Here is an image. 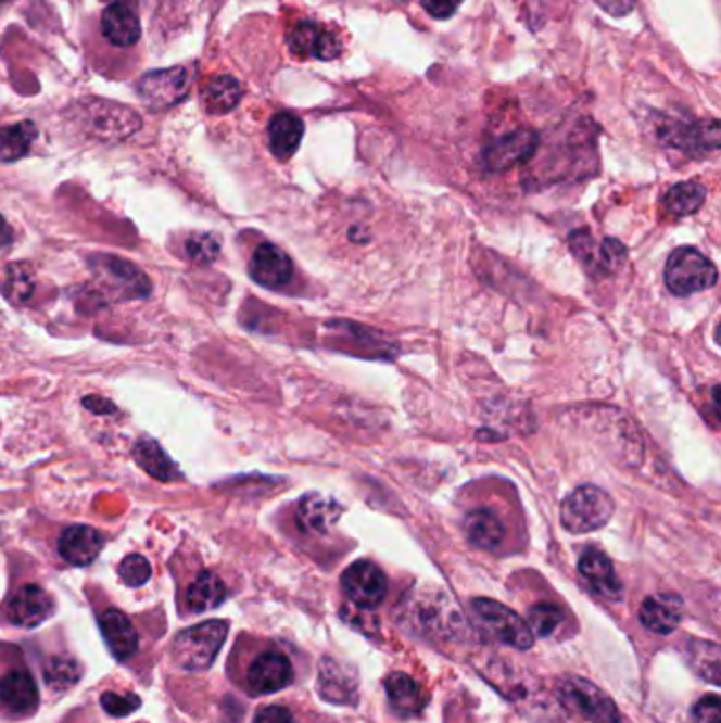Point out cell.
<instances>
[{
    "instance_id": "484cf974",
    "label": "cell",
    "mask_w": 721,
    "mask_h": 723,
    "mask_svg": "<svg viewBox=\"0 0 721 723\" xmlns=\"http://www.w3.org/2000/svg\"><path fill=\"white\" fill-rule=\"evenodd\" d=\"M466 540L481 550H495L504 542V524L495 512L486 508H477L464 519Z\"/></svg>"
},
{
    "instance_id": "5b68a950",
    "label": "cell",
    "mask_w": 721,
    "mask_h": 723,
    "mask_svg": "<svg viewBox=\"0 0 721 723\" xmlns=\"http://www.w3.org/2000/svg\"><path fill=\"white\" fill-rule=\"evenodd\" d=\"M79 119L87 134L100 140H123L142 127V120L129 106L106 100L85 102Z\"/></svg>"
},
{
    "instance_id": "bcb514c9",
    "label": "cell",
    "mask_w": 721,
    "mask_h": 723,
    "mask_svg": "<svg viewBox=\"0 0 721 723\" xmlns=\"http://www.w3.org/2000/svg\"><path fill=\"white\" fill-rule=\"evenodd\" d=\"M394 2H408V0H394Z\"/></svg>"
},
{
    "instance_id": "ab89813d",
    "label": "cell",
    "mask_w": 721,
    "mask_h": 723,
    "mask_svg": "<svg viewBox=\"0 0 721 723\" xmlns=\"http://www.w3.org/2000/svg\"><path fill=\"white\" fill-rule=\"evenodd\" d=\"M694 723H721L720 698L716 694L705 696L694 707Z\"/></svg>"
},
{
    "instance_id": "d590c367",
    "label": "cell",
    "mask_w": 721,
    "mask_h": 723,
    "mask_svg": "<svg viewBox=\"0 0 721 723\" xmlns=\"http://www.w3.org/2000/svg\"><path fill=\"white\" fill-rule=\"evenodd\" d=\"M151 565L140 557V555H129L127 559H123L119 567L121 580L127 584V586H142L151 580Z\"/></svg>"
},
{
    "instance_id": "d4e9b609",
    "label": "cell",
    "mask_w": 721,
    "mask_h": 723,
    "mask_svg": "<svg viewBox=\"0 0 721 723\" xmlns=\"http://www.w3.org/2000/svg\"><path fill=\"white\" fill-rule=\"evenodd\" d=\"M305 123L294 113H278L269 120V149L280 161H288L301 147Z\"/></svg>"
},
{
    "instance_id": "4316f807",
    "label": "cell",
    "mask_w": 721,
    "mask_h": 723,
    "mask_svg": "<svg viewBox=\"0 0 721 723\" xmlns=\"http://www.w3.org/2000/svg\"><path fill=\"white\" fill-rule=\"evenodd\" d=\"M134 457L138 461V466L153 479L161 482H172L182 479L180 470L176 468V464L165 455V451L161 448L160 444L155 441L136 442L134 446Z\"/></svg>"
},
{
    "instance_id": "b9f144b4",
    "label": "cell",
    "mask_w": 721,
    "mask_h": 723,
    "mask_svg": "<svg viewBox=\"0 0 721 723\" xmlns=\"http://www.w3.org/2000/svg\"><path fill=\"white\" fill-rule=\"evenodd\" d=\"M254 723H296V720H294V715L286 707L274 705V707L261 709L256 713V718H254Z\"/></svg>"
},
{
    "instance_id": "2e32d148",
    "label": "cell",
    "mask_w": 721,
    "mask_h": 723,
    "mask_svg": "<svg viewBox=\"0 0 721 723\" xmlns=\"http://www.w3.org/2000/svg\"><path fill=\"white\" fill-rule=\"evenodd\" d=\"M53 613L51 597L35 584L22 586L9 601L7 618L22 629H37Z\"/></svg>"
},
{
    "instance_id": "83f0119b",
    "label": "cell",
    "mask_w": 721,
    "mask_h": 723,
    "mask_svg": "<svg viewBox=\"0 0 721 723\" xmlns=\"http://www.w3.org/2000/svg\"><path fill=\"white\" fill-rule=\"evenodd\" d=\"M227 599V586L212 571H201L198 580L187 591V607L191 613H203L216 609Z\"/></svg>"
},
{
    "instance_id": "7402d4cb",
    "label": "cell",
    "mask_w": 721,
    "mask_h": 723,
    "mask_svg": "<svg viewBox=\"0 0 721 723\" xmlns=\"http://www.w3.org/2000/svg\"><path fill=\"white\" fill-rule=\"evenodd\" d=\"M100 629L106 639V645L111 654L117 660H129L138 647H140V637L131 624V620L121 613L117 609H109L100 616Z\"/></svg>"
},
{
    "instance_id": "e575fe53",
    "label": "cell",
    "mask_w": 721,
    "mask_h": 723,
    "mask_svg": "<svg viewBox=\"0 0 721 723\" xmlns=\"http://www.w3.org/2000/svg\"><path fill=\"white\" fill-rule=\"evenodd\" d=\"M185 250H187V256L198 263V265H207L212 263L218 252H220V241L216 236L212 233H198V236H191L187 243H185Z\"/></svg>"
},
{
    "instance_id": "4fadbf2b",
    "label": "cell",
    "mask_w": 721,
    "mask_h": 723,
    "mask_svg": "<svg viewBox=\"0 0 721 723\" xmlns=\"http://www.w3.org/2000/svg\"><path fill=\"white\" fill-rule=\"evenodd\" d=\"M292 677V664L283 654L265 651L248 669V687L252 694H274L288 687Z\"/></svg>"
},
{
    "instance_id": "ffe728a7",
    "label": "cell",
    "mask_w": 721,
    "mask_h": 723,
    "mask_svg": "<svg viewBox=\"0 0 721 723\" xmlns=\"http://www.w3.org/2000/svg\"><path fill=\"white\" fill-rule=\"evenodd\" d=\"M0 702L13 715H30L39 707V689L26 671H11L0 680Z\"/></svg>"
},
{
    "instance_id": "3957f363",
    "label": "cell",
    "mask_w": 721,
    "mask_h": 723,
    "mask_svg": "<svg viewBox=\"0 0 721 723\" xmlns=\"http://www.w3.org/2000/svg\"><path fill=\"white\" fill-rule=\"evenodd\" d=\"M665 281L673 294L687 296L713 288L718 283V267L696 248L682 245L667 261Z\"/></svg>"
},
{
    "instance_id": "d6986e66",
    "label": "cell",
    "mask_w": 721,
    "mask_h": 723,
    "mask_svg": "<svg viewBox=\"0 0 721 723\" xmlns=\"http://www.w3.org/2000/svg\"><path fill=\"white\" fill-rule=\"evenodd\" d=\"M320 694L324 700L334 705H354L358 700V680L350 669L334 658L320 662Z\"/></svg>"
},
{
    "instance_id": "44dd1931",
    "label": "cell",
    "mask_w": 721,
    "mask_h": 723,
    "mask_svg": "<svg viewBox=\"0 0 721 723\" xmlns=\"http://www.w3.org/2000/svg\"><path fill=\"white\" fill-rule=\"evenodd\" d=\"M102 35L115 47H131L140 39L138 13L127 2H113L102 13Z\"/></svg>"
},
{
    "instance_id": "277c9868",
    "label": "cell",
    "mask_w": 721,
    "mask_h": 723,
    "mask_svg": "<svg viewBox=\"0 0 721 723\" xmlns=\"http://www.w3.org/2000/svg\"><path fill=\"white\" fill-rule=\"evenodd\" d=\"M559 698L562 705L580 715L582 720L591 723H620L622 718L618 713L616 702L599 689L595 683L586 682L582 677H567L559 685Z\"/></svg>"
},
{
    "instance_id": "603a6c76",
    "label": "cell",
    "mask_w": 721,
    "mask_h": 723,
    "mask_svg": "<svg viewBox=\"0 0 721 723\" xmlns=\"http://www.w3.org/2000/svg\"><path fill=\"white\" fill-rule=\"evenodd\" d=\"M343 515V508L324 495H307L296 510V524L305 533H316L324 535L328 533Z\"/></svg>"
},
{
    "instance_id": "ee69618b",
    "label": "cell",
    "mask_w": 721,
    "mask_h": 723,
    "mask_svg": "<svg viewBox=\"0 0 721 723\" xmlns=\"http://www.w3.org/2000/svg\"><path fill=\"white\" fill-rule=\"evenodd\" d=\"M83 404L91 410V413H98V415H113L117 408L113 402L104 401L100 396H87Z\"/></svg>"
},
{
    "instance_id": "7bdbcfd3",
    "label": "cell",
    "mask_w": 721,
    "mask_h": 723,
    "mask_svg": "<svg viewBox=\"0 0 721 723\" xmlns=\"http://www.w3.org/2000/svg\"><path fill=\"white\" fill-rule=\"evenodd\" d=\"M595 2L611 17H627L633 13L637 4V0H595Z\"/></svg>"
},
{
    "instance_id": "7a4b0ae2",
    "label": "cell",
    "mask_w": 721,
    "mask_h": 723,
    "mask_svg": "<svg viewBox=\"0 0 721 723\" xmlns=\"http://www.w3.org/2000/svg\"><path fill=\"white\" fill-rule=\"evenodd\" d=\"M614 517V499L595 484H582L565 497L561 524L569 533H593Z\"/></svg>"
},
{
    "instance_id": "8d00e7d4",
    "label": "cell",
    "mask_w": 721,
    "mask_h": 723,
    "mask_svg": "<svg viewBox=\"0 0 721 723\" xmlns=\"http://www.w3.org/2000/svg\"><path fill=\"white\" fill-rule=\"evenodd\" d=\"M28 269L26 267H11L9 269V276H7V283H4V290H7V296L15 303H24L26 299H30L33 294V276L26 274Z\"/></svg>"
},
{
    "instance_id": "7c38bea8",
    "label": "cell",
    "mask_w": 721,
    "mask_h": 723,
    "mask_svg": "<svg viewBox=\"0 0 721 723\" xmlns=\"http://www.w3.org/2000/svg\"><path fill=\"white\" fill-rule=\"evenodd\" d=\"M288 47L296 58H316L321 62L337 60L343 51L339 37L318 22H299L288 33Z\"/></svg>"
},
{
    "instance_id": "f1b7e54d",
    "label": "cell",
    "mask_w": 721,
    "mask_h": 723,
    "mask_svg": "<svg viewBox=\"0 0 721 723\" xmlns=\"http://www.w3.org/2000/svg\"><path fill=\"white\" fill-rule=\"evenodd\" d=\"M39 131L33 120H22L15 125H7L0 129V161L22 160L30 153L33 142L37 140Z\"/></svg>"
},
{
    "instance_id": "9c48e42d",
    "label": "cell",
    "mask_w": 721,
    "mask_h": 723,
    "mask_svg": "<svg viewBox=\"0 0 721 723\" xmlns=\"http://www.w3.org/2000/svg\"><path fill=\"white\" fill-rule=\"evenodd\" d=\"M91 269L104 290L113 292L117 299H138L149 296L151 292V281L147 280V276L117 256H93Z\"/></svg>"
},
{
    "instance_id": "5bb4252c",
    "label": "cell",
    "mask_w": 721,
    "mask_h": 723,
    "mask_svg": "<svg viewBox=\"0 0 721 723\" xmlns=\"http://www.w3.org/2000/svg\"><path fill=\"white\" fill-rule=\"evenodd\" d=\"M294 267L290 256L274 243H261L250 261L252 280L269 290H280L292 280Z\"/></svg>"
},
{
    "instance_id": "9a60e30c",
    "label": "cell",
    "mask_w": 721,
    "mask_h": 723,
    "mask_svg": "<svg viewBox=\"0 0 721 723\" xmlns=\"http://www.w3.org/2000/svg\"><path fill=\"white\" fill-rule=\"evenodd\" d=\"M578 571L595 595H599L603 599H609V601H618L622 597V584L616 575L614 562L609 561V557L602 550L589 548L580 557Z\"/></svg>"
},
{
    "instance_id": "ac0fdd59",
    "label": "cell",
    "mask_w": 721,
    "mask_h": 723,
    "mask_svg": "<svg viewBox=\"0 0 721 723\" xmlns=\"http://www.w3.org/2000/svg\"><path fill=\"white\" fill-rule=\"evenodd\" d=\"M58 548H60V555H62L64 561L77 565V567H85V565L98 559V555L104 548V537L93 527L75 524V527H68L62 533Z\"/></svg>"
},
{
    "instance_id": "6da1fadb",
    "label": "cell",
    "mask_w": 721,
    "mask_h": 723,
    "mask_svg": "<svg viewBox=\"0 0 721 723\" xmlns=\"http://www.w3.org/2000/svg\"><path fill=\"white\" fill-rule=\"evenodd\" d=\"M229 635V624L210 620L182 631L172 643V660L182 671H205L216 660Z\"/></svg>"
},
{
    "instance_id": "f35d334b",
    "label": "cell",
    "mask_w": 721,
    "mask_h": 723,
    "mask_svg": "<svg viewBox=\"0 0 721 723\" xmlns=\"http://www.w3.org/2000/svg\"><path fill=\"white\" fill-rule=\"evenodd\" d=\"M624 261H627V248L618 240H605L599 245L595 263L599 265V269H603V271L614 274L622 267Z\"/></svg>"
},
{
    "instance_id": "30bf717a",
    "label": "cell",
    "mask_w": 721,
    "mask_h": 723,
    "mask_svg": "<svg viewBox=\"0 0 721 723\" xmlns=\"http://www.w3.org/2000/svg\"><path fill=\"white\" fill-rule=\"evenodd\" d=\"M341 584L345 597L360 609H377L388 595L385 573L370 561L350 565L341 578Z\"/></svg>"
},
{
    "instance_id": "74e56055",
    "label": "cell",
    "mask_w": 721,
    "mask_h": 723,
    "mask_svg": "<svg viewBox=\"0 0 721 723\" xmlns=\"http://www.w3.org/2000/svg\"><path fill=\"white\" fill-rule=\"evenodd\" d=\"M104 711L113 718H125L131 715L140 707V698L136 694H115V692H104L100 698Z\"/></svg>"
},
{
    "instance_id": "4dcf8cb0",
    "label": "cell",
    "mask_w": 721,
    "mask_h": 723,
    "mask_svg": "<svg viewBox=\"0 0 721 723\" xmlns=\"http://www.w3.org/2000/svg\"><path fill=\"white\" fill-rule=\"evenodd\" d=\"M685 658L698 677L720 685L721 649L718 643L694 639L685 645Z\"/></svg>"
},
{
    "instance_id": "f546056e",
    "label": "cell",
    "mask_w": 721,
    "mask_h": 723,
    "mask_svg": "<svg viewBox=\"0 0 721 723\" xmlns=\"http://www.w3.org/2000/svg\"><path fill=\"white\" fill-rule=\"evenodd\" d=\"M243 87L233 77H214L203 89V104L212 115H225L240 104Z\"/></svg>"
},
{
    "instance_id": "60d3db41",
    "label": "cell",
    "mask_w": 721,
    "mask_h": 723,
    "mask_svg": "<svg viewBox=\"0 0 721 723\" xmlns=\"http://www.w3.org/2000/svg\"><path fill=\"white\" fill-rule=\"evenodd\" d=\"M464 0H421V7L434 17V20H448L457 13Z\"/></svg>"
},
{
    "instance_id": "8fae6325",
    "label": "cell",
    "mask_w": 721,
    "mask_h": 723,
    "mask_svg": "<svg viewBox=\"0 0 721 723\" xmlns=\"http://www.w3.org/2000/svg\"><path fill=\"white\" fill-rule=\"evenodd\" d=\"M540 136L533 129H517L497 140H493L482 151V165L486 172L499 174L508 172L524 161L531 160L537 151Z\"/></svg>"
},
{
    "instance_id": "52a82bcc",
    "label": "cell",
    "mask_w": 721,
    "mask_h": 723,
    "mask_svg": "<svg viewBox=\"0 0 721 723\" xmlns=\"http://www.w3.org/2000/svg\"><path fill=\"white\" fill-rule=\"evenodd\" d=\"M658 134L667 147L678 149L692 157H700L720 149L718 119L692 120V123L671 119L658 129Z\"/></svg>"
},
{
    "instance_id": "f6af8a7d",
    "label": "cell",
    "mask_w": 721,
    "mask_h": 723,
    "mask_svg": "<svg viewBox=\"0 0 721 723\" xmlns=\"http://www.w3.org/2000/svg\"><path fill=\"white\" fill-rule=\"evenodd\" d=\"M13 241V231L9 227V223L0 216V248H7Z\"/></svg>"
},
{
    "instance_id": "7dc6e473",
    "label": "cell",
    "mask_w": 721,
    "mask_h": 723,
    "mask_svg": "<svg viewBox=\"0 0 721 723\" xmlns=\"http://www.w3.org/2000/svg\"><path fill=\"white\" fill-rule=\"evenodd\" d=\"M0 2H4V0H0Z\"/></svg>"
},
{
    "instance_id": "8992f818",
    "label": "cell",
    "mask_w": 721,
    "mask_h": 723,
    "mask_svg": "<svg viewBox=\"0 0 721 723\" xmlns=\"http://www.w3.org/2000/svg\"><path fill=\"white\" fill-rule=\"evenodd\" d=\"M472 611L481 620L482 626L497 642L510 645L515 649H531L533 647L535 637H533L529 624L510 607L493 601V599H475Z\"/></svg>"
},
{
    "instance_id": "836d02e7",
    "label": "cell",
    "mask_w": 721,
    "mask_h": 723,
    "mask_svg": "<svg viewBox=\"0 0 721 723\" xmlns=\"http://www.w3.org/2000/svg\"><path fill=\"white\" fill-rule=\"evenodd\" d=\"M79 680V662L73 658H53L45 669V682L53 689H68Z\"/></svg>"
},
{
    "instance_id": "d6a6232c",
    "label": "cell",
    "mask_w": 721,
    "mask_h": 723,
    "mask_svg": "<svg viewBox=\"0 0 721 723\" xmlns=\"http://www.w3.org/2000/svg\"><path fill=\"white\" fill-rule=\"evenodd\" d=\"M565 613L553 602H537L529 609V629L540 637H553L561 629Z\"/></svg>"
},
{
    "instance_id": "1f68e13d",
    "label": "cell",
    "mask_w": 721,
    "mask_h": 723,
    "mask_svg": "<svg viewBox=\"0 0 721 723\" xmlns=\"http://www.w3.org/2000/svg\"><path fill=\"white\" fill-rule=\"evenodd\" d=\"M707 200V189L698 182H680L671 187L665 195V207L673 216H690L696 214Z\"/></svg>"
},
{
    "instance_id": "cb8c5ba5",
    "label": "cell",
    "mask_w": 721,
    "mask_h": 723,
    "mask_svg": "<svg viewBox=\"0 0 721 723\" xmlns=\"http://www.w3.org/2000/svg\"><path fill=\"white\" fill-rule=\"evenodd\" d=\"M385 689L392 709L401 718H415L428 705V694L423 687L406 673H392L385 680Z\"/></svg>"
},
{
    "instance_id": "ba28073f",
    "label": "cell",
    "mask_w": 721,
    "mask_h": 723,
    "mask_svg": "<svg viewBox=\"0 0 721 723\" xmlns=\"http://www.w3.org/2000/svg\"><path fill=\"white\" fill-rule=\"evenodd\" d=\"M193 79H195L193 66L153 71L138 80V93L151 109L157 111L169 109L174 104H180L189 96Z\"/></svg>"
},
{
    "instance_id": "e0dca14e",
    "label": "cell",
    "mask_w": 721,
    "mask_h": 723,
    "mask_svg": "<svg viewBox=\"0 0 721 723\" xmlns=\"http://www.w3.org/2000/svg\"><path fill=\"white\" fill-rule=\"evenodd\" d=\"M683 601L678 595H652L640 607V620L649 633L671 635L682 624Z\"/></svg>"
}]
</instances>
